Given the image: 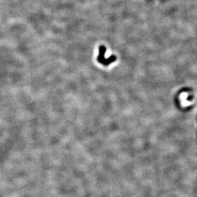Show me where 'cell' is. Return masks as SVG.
Wrapping results in <instances>:
<instances>
[{"instance_id":"obj_1","label":"cell","mask_w":197,"mask_h":197,"mask_svg":"<svg viewBox=\"0 0 197 197\" xmlns=\"http://www.w3.org/2000/svg\"><path fill=\"white\" fill-rule=\"evenodd\" d=\"M106 51V47L104 46V45H100V47H99V55L97 56V61L103 65L107 66L111 64V63L116 61L117 57L115 55H111L108 58H106L105 56H105Z\"/></svg>"}]
</instances>
